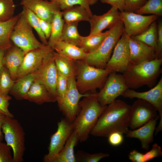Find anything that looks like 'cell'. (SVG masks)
<instances>
[{
	"mask_svg": "<svg viewBox=\"0 0 162 162\" xmlns=\"http://www.w3.org/2000/svg\"><path fill=\"white\" fill-rule=\"evenodd\" d=\"M8 70L3 66L0 73V93L8 94L15 82Z\"/></svg>",
	"mask_w": 162,
	"mask_h": 162,
	"instance_id": "obj_37",
	"label": "cell"
},
{
	"mask_svg": "<svg viewBox=\"0 0 162 162\" xmlns=\"http://www.w3.org/2000/svg\"><path fill=\"white\" fill-rule=\"evenodd\" d=\"M54 60L58 71L68 79L76 77L77 74L76 61L54 52Z\"/></svg>",
	"mask_w": 162,
	"mask_h": 162,
	"instance_id": "obj_26",
	"label": "cell"
},
{
	"mask_svg": "<svg viewBox=\"0 0 162 162\" xmlns=\"http://www.w3.org/2000/svg\"><path fill=\"white\" fill-rule=\"evenodd\" d=\"M148 0H125L124 11L135 12L142 7Z\"/></svg>",
	"mask_w": 162,
	"mask_h": 162,
	"instance_id": "obj_42",
	"label": "cell"
},
{
	"mask_svg": "<svg viewBox=\"0 0 162 162\" xmlns=\"http://www.w3.org/2000/svg\"><path fill=\"white\" fill-rule=\"evenodd\" d=\"M53 51L52 48L47 45L28 52L25 55L22 62L18 70L16 80L36 71L44 58Z\"/></svg>",
	"mask_w": 162,
	"mask_h": 162,
	"instance_id": "obj_16",
	"label": "cell"
},
{
	"mask_svg": "<svg viewBox=\"0 0 162 162\" xmlns=\"http://www.w3.org/2000/svg\"><path fill=\"white\" fill-rule=\"evenodd\" d=\"M64 23L62 11H59L55 14L51 22V34L48 41V45L51 48L56 43L60 40Z\"/></svg>",
	"mask_w": 162,
	"mask_h": 162,
	"instance_id": "obj_32",
	"label": "cell"
},
{
	"mask_svg": "<svg viewBox=\"0 0 162 162\" xmlns=\"http://www.w3.org/2000/svg\"><path fill=\"white\" fill-rule=\"evenodd\" d=\"M62 14L66 23L79 22L81 21L89 22L91 16L84 7L79 5L63 10Z\"/></svg>",
	"mask_w": 162,
	"mask_h": 162,
	"instance_id": "obj_27",
	"label": "cell"
},
{
	"mask_svg": "<svg viewBox=\"0 0 162 162\" xmlns=\"http://www.w3.org/2000/svg\"><path fill=\"white\" fill-rule=\"evenodd\" d=\"M129 43L130 64L150 61L156 58V51L153 48L130 37Z\"/></svg>",
	"mask_w": 162,
	"mask_h": 162,
	"instance_id": "obj_19",
	"label": "cell"
},
{
	"mask_svg": "<svg viewBox=\"0 0 162 162\" xmlns=\"http://www.w3.org/2000/svg\"><path fill=\"white\" fill-rule=\"evenodd\" d=\"M35 78L34 72L17 79L9 93L17 100H23L24 96L29 90Z\"/></svg>",
	"mask_w": 162,
	"mask_h": 162,
	"instance_id": "obj_25",
	"label": "cell"
},
{
	"mask_svg": "<svg viewBox=\"0 0 162 162\" xmlns=\"http://www.w3.org/2000/svg\"><path fill=\"white\" fill-rule=\"evenodd\" d=\"M68 79L58 71L56 85V101L58 105L62 102L67 91Z\"/></svg>",
	"mask_w": 162,
	"mask_h": 162,
	"instance_id": "obj_39",
	"label": "cell"
},
{
	"mask_svg": "<svg viewBox=\"0 0 162 162\" xmlns=\"http://www.w3.org/2000/svg\"><path fill=\"white\" fill-rule=\"evenodd\" d=\"M14 26L10 39L14 44L21 49L25 55L29 51L45 46L36 38L32 28L21 13Z\"/></svg>",
	"mask_w": 162,
	"mask_h": 162,
	"instance_id": "obj_7",
	"label": "cell"
},
{
	"mask_svg": "<svg viewBox=\"0 0 162 162\" xmlns=\"http://www.w3.org/2000/svg\"><path fill=\"white\" fill-rule=\"evenodd\" d=\"M108 33V30L86 36H82L79 47L86 53L92 52L101 44Z\"/></svg>",
	"mask_w": 162,
	"mask_h": 162,
	"instance_id": "obj_30",
	"label": "cell"
},
{
	"mask_svg": "<svg viewBox=\"0 0 162 162\" xmlns=\"http://www.w3.org/2000/svg\"><path fill=\"white\" fill-rule=\"evenodd\" d=\"M54 52V51L46 56L34 72L35 79L45 86L56 101V85L58 71L55 62Z\"/></svg>",
	"mask_w": 162,
	"mask_h": 162,
	"instance_id": "obj_11",
	"label": "cell"
},
{
	"mask_svg": "<svg viewBox=\"0 0 162 162\" xmlns=\"http://www.w3.org/2000/svg\"><path fill=\"white\" fill-rule=\"evenodd\" d=\"M78 142L77 135L73 130L61 150L48 162H76L74 148Z\"/></svg>",
	"mask_w": 162,
	"mask_h": 162,
	"instance_id": "obj_24",
	"label": "cell"
},
{
	"mask_svg": "<svg viewBox=\"0 0 162 162\" xmlns=\"http://www.w3.org/2000/svg\"><path fill=\"white\" fill-rule=\"evenodd\" d=\"M162 58L131 64L122 75L128 88L137 89L144 86L152 87L162 72Z\"/></svg>",
	"mask_w": 162,
	"mask_h": 162,
	"instance_id": "obj_3",
	"label": "cell"
},
{
	"mask_svg": "<svg viewBox=\"0 0 162 162\" xmlns=\"http://www.w3.org/2000/svg\"><path fill=\"white\" fill-rule=\"evenodd\" d=\"M135 13L140 14H152L162 15V0H148Z\"/></svg>",
	"mask_w": 162,
	"mask_h": 162,
	"instance_id": "obj_35",
	"label": "cell"
},
{
	"mask_svg": "<svg viewBox=\"0 0 162 162\" xmlns=\"http://www.w3.org/2000/svg\"><path fill=\"white\" fill-rule=\"evenodd\" d=\"M92 93H81L77 88L76 78L72 77L68 79L66 94L62 103L58 105L60 110L65 116V118L73 122L80 110L79 103L80 99Z\"/></svg>",
	"mask_w": 162,
	"mask_h": 162,
	"instance_id": "obj_9",
	"label": "cell"
},
{
	"mask_svg": "<svg viewBox=\"0 0 162 162\" xmlns=\"http://www.w3.org/2000/svg\"><path fill=\"white\" fill-rule=\"evenodd\" d=\"M5 51L3 50L0 49V73L3 67L2 60Z\"/></svg>",
	"mask_w": 162,
	"mask_h": 162,
	"instance_id": "obj_50",
	"label": "cell"
},
{
	"mask_svg": "<svg viewBox=\"0 0 162 162\" xmlns=\"http://www.w3.org/2000/svg\"><path fill=\"white\" fill-rule=\"evenodd\" d=\"M79 22H64L60 40L80 46L82 36L77 29Z\"/></svg>",
	"mask_w": 162,
	"mask_h": 162,
	"instance_id": "obj_29",
	"label": "cell"
},
{
	"mask_svg": "<svg viewBox=\"0 0 162 162\" xmlns=\"http://www.w3.org/2000/svg\"><path fill=\"white\" fill-rule=\"evenodd\" d=\"M118 9L112 7L107 12L100 15L92 14L89 22L90 25L89 35L102 32L106 28L110 29L121 19Z\"/></svg>",
	"mask_w": 162,
	"mask_h": 162,
	"instance_id": "obj_18",
	"label": "cell"
},
{
	"mask_svg": "<svg viewBox=\"0 0 162 162\" xmlns=\"http://www.w3.org/2000/svg\"><path fill=\"white\" fill-rule=\"evenodd\" d=\"M25 55L23 51L14 44L4 52L2 63L8 70L14 80L17 79L18 70L22 62Z\"/></svg>",
	"mask_w": 162,
	"mask_h": 162,
	"instance_id": "obj_21",
	"label": "cell"
},
{
	"mask_svg": "<svg viewBox=\"0 0 162 162\" xmlns=\"http://www.w3.org/2000/svg\"><path fill=\"white\" fill-rule=\"evenodd\" d=\"M124 98L133 99H140L152 104L158 112L160 120L155 129V134L162 129V77L157 84L149 90L139 92L133 89H127L121 95Z\"/></svg>",
	"mask_w": 162,
	"mask_h": 162,
	"instance_id": "obj_13",
	"label": "cell"
},
{
	"mask_svg": "<svg viewBox=\"0 0 162 162\" xmlns=\"http://www.w3.org/2000/svg\"><path fill=\"white\" fill-rule=\"evenodd\" d=\"M23 99L39 105L56 101L45 86L36 79L24 96Z\"/></svg>",
	"mask_w": 162,
	"mask_h": 162,
	"instance_id": "obj_22",
	"label": "cell"
},
{
	"mask_svg": "<svg viewBox=\"0 0 162 162\" xmlns=\"http://www.w3.org/2000/svg\"><path fill=\"white\" fill-rule=\"evenodd\" d=\"M119 15L124 24V32L130 37L143 32L159 17L156 15L144 16L125 11L119 12Z\"/></svg>",
	"mask_w": 162,
	"mask_h": 162,
	"instance_id": "obj_12",
	"label": "cell"
},
{
	"mask_svg": "<svg viewBox=\"0 0 162 162\" xmlns=\"http://www.w3.org/2000/svg\"><path fill=\"white\" fill-rule=\"evenodd\" d=\"M11 98L8 94L0 93V113L8 117L13 118L14 115L9 110V101Z\"/></svg>",
	"mask_w": 162,
	"mask_h": 162,
	"instance_id": "obj_40",
	"label": "cell"
},
{
	"mask_svg": "<svg viewBox=\"0 0 162 162\" xmlns=\"http://www.w3.org/2000/svg\"><path fill=\"white\" fill-rule=\"evenodd\" d=\"M11 150L6 143L0 142V162H13Z\"/></svg>",
	"mask_w": 162,
	"mask_h": 162,
	"instance_id": "obj_41",
	"label": "cell"
},
{
	"mask_svg": "<svg viewBox=\"0 0 162 162\" xmlns=\"http://www.w3.org/2000/svg\"><path fill=\"white\" fill-rule=\"evenodd\" d=\"M32 28L37 32L42 43L48 45V41L42 31L38 21V16L31 10L22 6V10L21 12Z\"/></svg>",
	"mask_w": 162,
	"mask_h": 162,
	"instance_id": "obj_33",
	"label": "cell"
},
{
	"mask_svg": "<svg viewBox=\"0 0 162 162\" xmlns=\"http://www.w3.org/2000/svg\"><path fill=\"white\" fill-rule=\"evenodd\" d=\"M124 31L116 44L105 69L111 72L123 73L130 64L129 39Z\"/></svg>",
	"mask_w": 162,
	"mask_h": 162,
	"instance_id": "obj_8",
	"label": "cell"
},
{
	"mask_svg": "<svg viewBox=\"0 0 162 162\" xmlns=\"http://www.w3.org/2000/svg\"><path fill=\"white\" fill-rule=\"evenodd\" d=\"M162 156V152L161 147L157 143L154 144L152 149L144 154V162L149 161L153 159Z\"/></svg>",
	"mask_w": 162,
	"mask_h": 162,
	"instance_id": "obj_43",
	"label": "cell"
},
{
	"mask_svg": "<svg viewBox=\"0 0 162 162\" xmlns=\"http://www.w3.org/2000/svg\"><path fill=\"white\" fill-rule=\"evenodd\" d=\"M20 4L31 10L38 17L51 23L55 14L61 10L56 4L50 0H21Z\"/></svg>",
	"mask_w": 162,
	"mask_h": 162,
	"instance_id": "obj_17",
	"label": "cell"
},
{
	"mask_svg": "<svg viewBox=\"0 0 162 162\" xmlns=\"http://www.w3.org/2000/svg\"><path fill=\"white\" fill-rule=\"evenodd\" d=\"M128 88L122 75L111 72L103 87L97 93L98 100L101 106H107Z\"/></svg>",
	"mask_w": 162,
	"mask_h": 162,
	"instance_id": "obj_10",
	"label": "cell"
},
{
	"mask_svg": "<svg viewBox=\"0 0 162 162\" xmlns=\"http://www.w3.org/2000/svg\"><path fill=\"white\" fill-rule=\"evenodd\" d=\"M108 153L100 152L89 154L82 151H79L75 155L76 162H98L101 159L109 156Z\"/></svg>",
	"mask_w": 162,
	"mask_h": 162,
	"instance_id": "obj_38",
	"label": "cell"
},
{
	"mask_svg": "<svg viewBox=\"0 0 162 162\" xmlns=\"http://www.w3.org/2000/svg\"><path fill=\"white\" fill-rule=\"evenodd\" d=\"M123 134L118 131L110 134L107 136L109 143L113 146H117L121 145L123 142Z\"/></svg>",
	"mask_w": 162,
	"mask_h": 162,
	"instance_id": "obj_44",
	"label": "cell"
},
{
	"mask_svg": "<svg viewBox=\"0 0 162 162\" xmlns=\"http://www.w3.org/2000/svg\"><path fill=\"white\" fill-rule=\"evenodd\" d=\"M38 19L41 29L47 39L50 38L51 34V23L47 22L38 17Z\"/></svg>",
	"mask_w": 162,
	"mask_h": 162,
	"instance_id": "obj_46",
	"label": "cell"
},
{
	"mask_svg": "<svg viewBox=\"0 0 162 162\" xmlns=\"http://www.w3.org/2000/svg\"><path fill=\"white\" fill-rule=\"evenodd\" d=\"M157 112L151 104L137 99L131 106L128 127L134 130L141 127L150 120L159 117Z\"/></svg>",
	"mask_w": 162,
	"mask_h": 162,
	"instance_id": "obj_14",
	"label": "cell"
},
{
	"mask_svg": "<svg viewBox=\"0 0 162 162\" xmlns=\"http://www.w3.org/2000/svg\"><path fill=\"white\" fill-rule=\"evenodd\" d=\"M52 48L58 54L74 61L83 60L87 55L80 47L62 40L56 43Z\"/></svg>",
	"mask_w": 162,
	"mask_h": 162,
	"instance_id": "obj_23",
	"label": "cell"
},
{
	"mask_svg": "<svg viewBox=\"0 0 162 162\" xmlns=\"http://www.w3.org/2000/svg\"><path fill=\"white\" fill-rule=\"evenodd\" d=\"M124 31V24L121 20L109 29L107 35L99 47L94 51L87 53L83 60L91 66L105 69L116 44Z\"/></svg>",
	"mask_w": 162,
	"mask_h": 162,
	"instance_id": "obj_5",
	"label": "cell"
},
{
	"mask_svg": "<svg viewBox=\"0 0 162 162\" xmlns=\"http://www.w3.org/2000/svg\"><path fill=\"white\" fill-rule=\"evenodd\" d=\"M58 5L60 9L64 10L74 6L79 5L84 7L92 16L93 14L90 6L96 4L98 0H50Z\"/></svg>",
	"mask_w": 162,
	"mask_h": 162,
	"instance_id": "obj_34",
	"label": "cell"
},
{
	"mask_svg": "<svg viewBox=\"0 0 162 162\" xmlns=\"http://www.w3.org/2000/svg\"><path fill=\"white\" fill-rule=\"evenodd\" d=\"M20 15V13L8 21L0 22V49L5 51L12 45L10 34Z\"/></svg>",
	"mask_w": 162,
	"mask_h": 162,
	"instance_id": "obj_28",
	"label": "cell"
},
{
	"mask_svg": "<svg viewBox=\"0 0 162 162\" xmlns=\"http://www.w3.org/2000/svg\"><path fill=\"white\" fill-rule=\"evenodd\" d=\"M158 36L156 58H162V22L160 21L157 26Z\"/></svg>",
	"mask_w": 162,
	"mask_h": 162,
	"instance_id": "obj_45",
	"label": "cell"
},
{
	"mask_svg": "<svg viewBox=\"0 0 162 162\" xmlns=\"http://www.w3.org/2000/svg\"><path fill=\"white\" fill-rule=\"evenodd\" d=\"M57 125V130L50 136L48 153L43 158L44 162H48L61 150L74 130L72 123L65 118L58 122Z\"/></svg>",
	"mask_w": 162,
	"mask_h": 162,
	"instance_id": "obj_15",
	"label": "cell"
},
{
	"mask_svg": "<svg viewBox=\"0 0 162 162\" xmlns=\"http://www.w3.org/2000/svg\"><path fill=\"white\" fill-rule=\"evenodd\" d=\"M159 117L153 118L145 124L137 129L129 130L125 134L128 137L138 139L140 141L142 149L148 150L154 139V133L156 128L157 121Z\"/></svg>",
	"mask_w": 162,
	"mask_h": 162,
	"instance_id": "obj_20",
	"label": "cell"
},
{
	"mask_svg": "<svg viewBox=\"0 0 162 162\" xmlns=\"http://www.w3.org/2000/svg\"><path fill=\"white\" fill-rule=\"evenodd\" d=\"M103 3L111 5L119 10L121 12L124 11L125 0H100Z\"/></svg>",
	"mask_w": 162,
	"mask_h": 162,
	"instance_id": "obj_47",
	"label": "cell"
},
{
	"mask_svg": "<svg viewBox=\"0 0 162 162\" xmlns=\"http://www.w3.org/2000/svg\"><path fill=\"white\" fill-rule=\"evenodd\" d=\"M76 86L79 91L82 94L88 93L89 91L96 92L95 91L97 89H101L111 72L105 68L89 65L83 60L76 61Z\"/></svg>",
	"mask_w": 162,
	"mask_h": 162,
	"instance_id": "obj_4",
	"label": "cell"
},
{
	"mask_svg": "<svg viewBox=\"0 0 162 162\" xmlns=\"http://www.w3.org/2000/svg\"><path fill=\"white\" fill-rule=\"evenodd\" d=\"M97 93L83 97L79 103L80 110L72 122L79 142L86 141L99 117L107 106H102L97 98Z\"/></svg>",
	"mask_w": 162,
	"mask_h": 162,
	"instance_id": "obj_2",
	"label": "cell"
},
{
	"mask_svg": "<svg viewBox=\"0 0 162 162\" xmlns=\"http://www.w3.org/2000/svg\"><path fill=\"white\" fill-rule=\"evenodd\" d=\"M16 7L13 0H0V22L12 18L14 16Z\"/></svg>",
	"mask_w": 162,
	"mask_h": 162,
	"instance_id": "obj_36",
	"label": "cell"
},
{
	"mask_svg": "<svg viewBox=\"0 0 162 162\" xmlns=\"http://www.w3.org/2000/svg\"><path fill=\"white\" fill-rule=\"evenodd\" d=\"M143 154L136 149L130 152L128 158L133 162H144Z\"/></svg>",
	"mask_w": 162,
	"mask_h": 162,
	"instance_id": "obj_48",
	"label": "cell"
},
{
	"mask_svg": "<svg viewBox=\"0 0 162 162\" xmlns=\"http://www.w3.org/2000/svg\"><path fill=\"white\" fill-rule=\"evenodd\" d=\"M6 116L0 113V142L2 141L4 137L2 130V126L4 122Z\"/></svg>",
	"mask_w": 162,
	"mask_h": 162,
	"instance_id": "obj_49",
	"label": "cell"
},
{
	"mask_svg": "<svg viewBox=\"0 0 162 162\" xmlns=\"http://www.w3.org/2000/svg\"><path fill=\"white\" fill-rule=\"evenodd\" d=\"M2 130L6 144L13 152V162H22L26 149L25 133L17 119L6 116Z\"/></svg>",
	"mask_w": 162,
	"mask_h": 162,
	"instance_id": "obj_6",
	"label": "cell"
},
{
	"mask_svg": "<svg viewBox=\"0 0 162 162\" xmlns=\"http://www.w3.org/2000/svg\"><path fill=\"white\" fill-rule=\"evenodd\" d=\"M131 106L124 101L115 100L107 106L99 117L90 134L107 137L118 131L126 134L128 129Z\"/></svg>",
	"mask_w": 162,
	"mask_h": 162,
	"instance_id": "obj_1",
	"label": "cell"
},
{
	"mask_svg": "<svg viewBox=\"0 0 162 162\" xmlns=\"http://www.w3.org/2000/svg\"><path fill=\"white\" fill-rule=\"evenodd\" d=\"M158 30L156 23L155 21L141 33L131 37L133 39L140 41L154 48L157 47Z\"/></svg>",
	"mask_w": 162,
	"mask_h": 162,
	"instance_id": "obj_31",
	"label": "cell"
}]
</instances>
